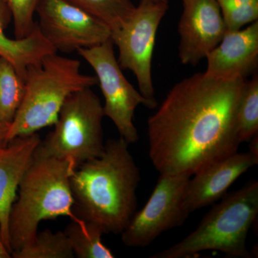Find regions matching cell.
<instances>
[{
  "label": "cell",
  "instance_id": "1",
  "mask_svg": "<svg viewBox=\"0 0 258 258\" xmlns=\"http://www.w3.org/2000/svg\"><path fill=\"white\" fill-rule=\"evenodd\" d=\"M246 81L199 73L173 86L147 120L149 157L159 174L191 176L238 151L237 112Z\"/></svg>",
  "mask_w": 258,
  "mask_h": 258
},
{
  "label": "cell",
  "instance_id": "2",
  "mask_svg": "<svg viewBox=\"0 0 258 258\" xmlns=\"http://www.w3.org/2000/svg\"><path fill=\"white\" fill-rule=\"evenodd\" d=\"M124 139H109L101 156L85 161L70 179L75 215L103 234L120 235L137 211L141 173Z\"/></svg>",
  "mask_w": 258,
  "mask_h": 258
},
{
  "label": "cell",
  "instance_id": "3",
  "mask_svg": "<svg viewBox=\"0 0 258 258\" xmlns=\"http://www.w3.org/2000/svg\"><path fill=\"white\" fill-rule=\"evenodd\" d=\"M76 164L68 159L34 154L31 164L20 186L19 196L9 217L12 252L31 243L40 222L69 217L79 220L74 212V200L70 179Z\"/></svg>",
  "mask_w": 258,
  "mask_h": 258
},
{
  "label": "cell",
  "instance_id": "4",
  "mask_svg": "<svg viewBox=\"0 0 258 258\" xmlns=\"http://www.w3.org/2000/svg\"><path fill=\"white\" fill-rule=\"evenodd\" d=\"M25 83L23 101L10 123L8 142L55 124L68 97L93 87L98 79L82 74L79 60L56 52L28 67Z\"/></svg>",
  "mask_w": 258,
  "mask_h": 258
},
{
  "label": "cell",
  "instance_id": "5",
  "mask_svg": "<svg viewBox=\"0 0 258 258\" xmlns=\"http://www.w3.org/2000/svg\"><path fill=\"white\" fill-rule=\"evenodd\" d=\"M257 215L258 182L253 181L226 195L189 235L151 257H192L207 250L220 251L228 257H252L246 241Z\"/></svg>",
  "mask_w": 258,
  "mask_h": 258
},
{
  "label": "cell",
  "instance_id": "6",
  "mask_svg": "<svg viewBox=\"0 0 258 258\" xmlns=\"http://www.w3.org/2000/svg\"><path fill=\"white\" fill-rule=\"evenodd\" d=\"M103 105L91 88L79 90L64 101L55 128L40 142L35 155L72 161L76 166L101 156Z\"/></svg>",
  "mask_w": 258,
  "mask_h": 258
},
{
  "label": "cell",
  "instance_id": "7",
  "mask_svg": "<svg viewBox=\"0 0 258 258\" xmlns=\"http://www.w3.org/2000/svg\"><path fill=\"white\" fill-rule=\"evenodd\" d=\"M113 47L110 39L101 45L79 49L77 52L96 73L104 97V116L113 121L120 137L129 144H134L139 140L133 121L136 109L141 104L154 109L157 103L147 99L129 83L115 57Z\"/></svg>",
  "mask_w": 258,
  "mask_h": 258
},
{
  "label": "cell",
  "instance_id": "8",
  "mask_svg": "<svg viewBox=\"0 0 258 258\" xmlns=\"http://www.w3.org/2000/svg\"><path fill=\"white\" fill-rule=\"evenodd\" d=\"M168 9V2L141 0L125 25L111 32V40L118 49L120 67L133 73L139 92L154 102L157 101L152 74L153 52L158 28Z\"/></svg>",
  "mask_w": 258,
  "mask_h": 258
},
{
  "label": "cell",
  "instance_id": "9",
  "mask_svg": "<svg viewBox=\"0 0 258 258\" xmlns=\"http://www.w3.org/2000/svg\"><path fill=\"white\" fill-rule=\"evenodd\" d=\"M190 177L160 174L147 203L120 234L125 246L147 247L163 232L182 225L189 215L183 206V196Z\"/></svg>",
  "mask_w": 258,
  "mask_h": 258
},
{
  "label": "cell",
  "instance_id": "10",
  "mask_svg": "<svg viewBox=\"0 0 258 258\" xmlns=\"http://www.w3.org/2000/svg\"><path fill=\"white\" fill-rule=\"evenodd\" d=\"M37 26L56 51L71 52L111 39L106 23L66 0H40Z\"/></svg>",
  "mask_w": 258,
  "mask_h": 258
},
{
  "label": "cell",
  "instance_id": "11",
  "mask_svg": "<svg viewBox=\"0 0 258 258\" xmlns=\"http://www.w3.org/2000/svg\"><path fill=\"white\" fill-rule=\"evenodd\" d=\"M179 57L181 63L197 66L221 41L227 32L217 0H181Z\"/></svg>",
  "mask_w": 258,
  "mask_h": 258
},
{
  "label": "cell",
  "instance_id": "12",
  "mask_svg": "<svg viewBox=\"0 0 258 258\" xmlns=\"http://www.w3.org/2000/svg\"><path fill=\"white\" fill-rule=\"evenodd\" d=\"M258 157L250 152H236L212 163L193 174L183 196V206L189 215L223 198L231 185L257 165Z\"/></svg>",
  "mask_w": 258,
  "mask_h": 258
},
{
  "label": "cell",
  "instance_id": "13",
  "mask_svg": "<svg viewBox=\"0 0 258 258\" xmlns=\"http://www.w3.org/2000/svg\"><path fill=\"white\" fill-rule=\"evenodd\" d=\"M205 58L208 67L204 74L220 81L246 79L254 74L258 64V21L243 30L227 31Z\"/></svg>",
  "mask_w": 258,
  "mask_h": 258
},
{
  "label": "cell",
  "instance_id": "14",
  "mask_svg": "<svg viewBox=\"0 0 258 258\" xmlns=\"http://www.w3.org/2000/svg\"><path fill=\"white\" fill-rule=\"evenodd\" d=\"M40 142V136L35 133L15 137L0 147V231L3 242L11 254L10 211L16 200L20 183Z\"/></svg>",
  "mask_w": 258,
  "mask_h": 258
},
{
  "label": "cell",
  "instance_id": "15",
  "mask_svg": "<svg viewBox=\"0 0 258 258\" xmlns=\"http://www.w3.org/2000/svg\"><path fill=\"white\" fill-rule=\"evenodd\" d=\"M11 20L12 13L8 3L6 0H0V57L9 61L25 79L28 67L57 51L43 36L37 24L28 36L10 38L5 34V29Z\"/></svg>",
  "mask_w": 258,
  "mask_h": 258
},
{
  "label": "cell",
  "instance_id": "16",
  "mask_svg": "<svg viewBox=\"0 0 258 258\" xmlns=\"http://www.w3.org/2000/svg\"><path fill=\"white\" fill-rule=\"evenodd\" d=\"M67 236L74 257L79 258H113L111 249L102 242L101 229L93 222L79 219L71 220L63 231Z\"/></svg>",
  "mask_w": 258,
  "mask_h": 258
},
{
  "label": "cell",
  "instance_id": "17",
  "mask_svg": "<svg viewBox=\"0 0 258 258\" xmlns=\"http://www.w3.org/2000/svg\"><path fill=\"white\" fill-rule=\"evenodd\" d=\"M25 83L9 61L0 57V120L14 119L25 94Z\"/></svg>",
  "mask_w": 258,
  "mask_h": 258
},
{
  "label": "cell",
  "instance_id": "18",
  "mask_svg": "<svg viewBox=\"0 0 258 258\" xmlns=\"http://www.w3.org/2000/svg\"><path fill=\"white\" fill-rule=\"evenodd\" d=\"M14 258H73L74 252L67 236L62 231L48 229L37 232L31 243L12 252Z\"/></svg>",
  "mask_w": 258,
  "mask_h": 258
},
{
  "label": "cell",
  "instance_id": "19",
  "mask_svg": "<svg viewBox=\"0 0 258 258\" xmlns=\"http://www.w3.org/2000/svg\"><path fill=\"white\" fill-rule=\"evenodd\" d=\"M106 23L111 32L130 19L136 6L132 0H66Z\"/></svg>",
  "mask_w": 258,
  "mask_h": 258
},
{
  "label": "cell",
  "instance_id": "20",
  "mask_svg": "<svg viewBox=\"0 0 258 258\" xmlns=\"http://www.w3.org/2000/svg\"><path fill=\"white\" fill-rule=\"evenodd\" d=\"M237 128L240 143L249 142L258 132V76L246 81L237 112Z\"/></svg>",
  "mask_w": 258,
  "mask_h": 258
},
{
  "label": "cell",
  "instance_id": "21",
  "mask_svg": "<svg viewBox=\"0 0 258 258\" xmlns=\"http://www.w3.org/2000/svg\"><path fill=\"white\" fill-rule=\"evenodd\" d=\"M14 24L15 38H23L30 35L36 27L34 15L40 0H6Z\"/></svg>",
  "mask_w": 258,
  "mask_h": 258
},
{
  "label": "cell",
  "instance_id": "22",
  "mask_svg": "<svg viewBox=\"0 0 258 258\" xmlns=\"http://www.w3.org/2000/svg\"><path fill=\"white\" fill-rule=\"evenodd\" d=\"M220 10L227 31L240 30L244 25L254 23L258 19V3L225 7Z\"/></svg>",
  "mask_w": 258,
  "mask_h": 258
},
{
  "label": "cell",
  "instance_id": "23",
  "mask_svg": "<svg viewBox=\"0 0 258 258\" xmlns=\"http://www.w3.org/2000/svg\"><path fill=\"white\" fill-rule=\"evenodd\" d=\"M220 8H225L229 6H240L249 3H258V0H217Z\"/></svg>",
  "mask_w": 258,
  "mask_h": 258
},
{
  "label": "cell",
  "instance_id": "24",
  "mask_svg": "<svg viewBox=\"0 0 258 258\" xmlns=\"http://www.w3.org/2000/svg\"><path fill=\"white\" fill-rule=\"evenodd\" d=\"M9 123L0 120V147L8 144L7 137H8V131L10 128Z\"/></svg>",
  "mask_w": 258,
  "mask_h": 258
},
{
  "label": "cell",
  "instance_id": "25",
  "mask_svg": "<svg viewBox=\"0 0 258 258\" xmlns=\"http://www.w3.org/2000/svg\"><path fill=\"white\" fill-rule=\"evenodd\" d=\"M249 152L258 157V135L255 134L249 139Z\"/></svg>",
  "mask_w": 258,
  "mask_h": 258
},
{
  "label": "cell",
  "instance_id": "26",
  "mask_svg": "<svg viewBox=\"0 0 258 258\" xmlns=\"http://www.w3.org/2000/svg\"><path fill=\"white\" fill-rule=\"evenodd\" d=\"M12 257L11 252L7 248L4 242H3V237L1 235V231H0V258H10Z\"/></svg>",
  "mask_w": 258,
  "mask_h": 258
},
{
  "label": "cell",
  "instance_id": "27",
  "mask_svg": "<svg viewBox=\"0 0 258 258\" xmlns=\"http://www.w3.org/2000/svg\"><path fill=\"white\" fill-rule=\"evenodd\" d=\"M154 1L168 2V0H154Z\"/></svg>",
  "mask_w": 258,
  "mask_h": 258
}]
</instances>
